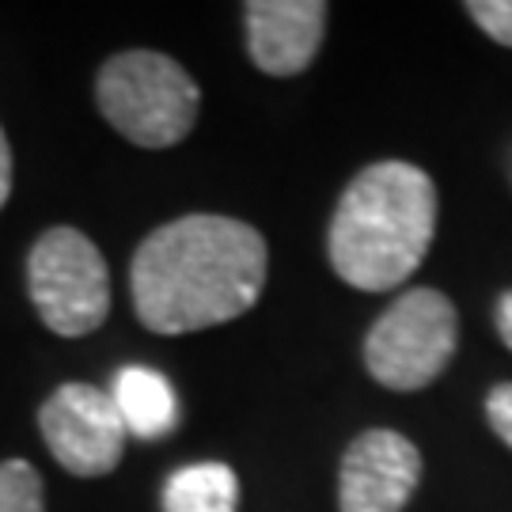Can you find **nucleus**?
<instances>
[{"mask_svg": "<svg viewBox=\"0 0 512 512\" xmlns=\"http://www.w3.org/2000/svg\"><path fill=\"white\" fill-rule=\"evenodd\" d=\"M266 239L236 217L190 213L133 251L129 293L152 334H194L251 311L266 285Z\"/></svg>", "mask_w": 512, "mask_h": 512, "instance_id": "f257e3e1", "label": "nucleus"}, {"mask_svg": "<svg viewBox=\"0 0 512 512\" xmlns=\"http://www.w3.org/2000/svg\"><path fill=\"white\" fill-rule=\"evenodd\" d=\"M437 232V186L406 160L368 164L330 217V266L349 289H399Z\"/></svg>", "mask_w": 512, "mask_h": 512, "instance_id": "f03ea898", "label": "nucleus"}, {"mask_svg": "<svg viewBox=\"0 0 512 512\" xmlns=\"http://www.w3.org/2000/svg\"><path fill=\"white\" fill-rule=\"evenodd\" d=\"M95 103L129 145L171 148L198 122L202 88L175 57L156 50H126L99 69Z\"/></svg>", "mask_w": 512, "mask_h": 512, "instance_id": "7ed1b4c3", "label": "nucleus"}, {"mask_svg": "<svg viewBox=\"0 0 512 512\" xmlns=\"http://www.w3.org/2000/svg\"><path fill=\"white\" fill-rule=\"evenodd\" d=\"M27 293L54 334L84 338L103 327L110 311L107 262L73 224L46 228L27 255Z\"/></svg>", "mask_w": 512, "mask_h": 512, "instance_id": "20e7f679", "label": "nucleus"}, {"mask_svg": "<svg viewBox=\"0 0 512 512\" xmlns=\"http://www.w3.org/2000/svg\"><path fill=\"white\" fill-rule=\"evenodd\" d=\"M456 342V304L437 289H410L368 330V376L391 391H421L448 368Z\"/></svg>", "mask_w": 512, "mask_h": 512, "instance_id": "39448f33", "label": "nucleus"}, {"mask_svg": "<svg viewBox=\"0 0 512 512\" xmlns=\"http://www.w3.org/2000/svg\"><path fill=\"white\" fill-rule=\"evenodd\" d=\"M50 456L76 478L110 475L126 452V421L103 387L61 384L38 410Z\"/></svg>", "mask_w": 512, "mask_h": 512, "instance_id": "423d86ee", "label": "nucleus"}, {"mask_svg": "<svg viewBox=\"0 0 512 512\" xmlns=\"http://www.w3.org/2000/svg\"><path fill=\"white\" fill-rule=\"evenodd\" d=\"M421 482V452L395 429H368L349 440L338 467L342 512H403Z\"/></svg>", "mask_w": 512, "mask_h": 512, "instance_id": "0eeeda50", "label": "nucleus"}, {"mask_svg": "<svg viewBox=\"0 0 512 512\" xmlns=\"http://www.w3.org/2000/svg\"><path fill=\"white\" fill-rule=\"evenodd\" d=\"M323 0H251L243 4L247 54L262 73L296 76L304 73L327 31Z\"/></svg>", "mask_w": 512, "mask_h": 512, "instance_id": "6e6552de", "label": "nucleus"}, {"mask_svg": "<svg viewBox=\"0 0 512 512\" xmlns=\"http://www.w3.org/2000/svg\"><path fill=\"white\" fill-rule=\"evenodd\" d=\"M110 399L118 406V414L126 421V433L137 440H160L175 429L179 406L175 391L167 384V376L152 368H122Z\"/></svg>", "mask_w": 512, "mask_h": 512, "instance_id": "1a4fd4ad", "label": "nucleus"}, {"mask_svg": "<svg viewBox=\"0 0 512 512\" xmlns=\"http://www.w3.org/2000/svg\"><path fill=\"white\" fill-rule=\"evenodd\" d=\"M239 482L228 463H190L167 478L164 512H236Z\"/></svg>", "mask_w": 512, "mask_h": 512, "instance_id": "9d476101", "label": "nucleus"}, {"mask_svg": "<svg viewBox=\"0 0 512 512\" xmlns=\"http://www.w3.org/2000/svg\"><path fill=\"white\" fill-rule=\"evenodd\" d=\"M0 512H46V486L27 459L0 463Z\"/></svg>", "mask_w": 512, "mask_h": 512, "instance_id": "9b49d317", "label": "nucleus"}, {"mask_svg": "<svg viewBox=\"0 0 512 512\" xmlns=\"http://www.w3.org/2000/svg\"><path fill=\"white\" fill-rule=\"evenodd\" d=\"M467 16L494 42L512 50V0H475V4H467Z\"/></svg>", "mask_w": 512, "mask_h": 512, "instance_id": "f8f14e48", "label": "nucleus"}, {"mask_svg": "<svg viewBox=\"0 0 512 512\" xmlns=\"http://www.w3.org/2000/svg\"><path fill=\"white\" fill-rule=\"evenodd\" d=\"M486 418L494 425V433L512 448V384H497L486 399Z\"/></svg>", "mask_w": 512, "mask_h": 512, "instance_id": "ddd939ff", "label": "nucleus"}, {"mask_svg": "<svg viewBox=\"0 0 512 512\" xmlns=\"http://www.w3.org/2000/svg\"><path fill=\"white\" fill-rule=\"evenodd\" d=\"M8 194H12V148H8L4 129H0V209L8 202Z\"/></svg>", "mask_w": 512, "mask_h": 512, "instance_id": "4468645a", "label": "nucleus"}, {"mask_svg": "<svg viewBox=\"0 0 512 512\" xmlns=\"http://www.w3.org/2000/svg\"><path fill=\"white\" fill-rule=\"evenodd\" d=\"M497 334H501V342L512 349V289L501 296V304H497Z\"/></svg>", "mask_w": 512, "mask_h": 512, "instance_id": "2eb2a0df", "label": "nucleus"}]
</instances>
